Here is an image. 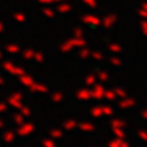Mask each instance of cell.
<instances>
[{
    "mask_svg": "<svg viewBox=\"0 0 147 147\" xmlns=\"http://www.w3.org/2000/svg\"><path fill=\"white\" fill-rule=\"evenodd\" d=\"M85 45H86V42L83 40L82 38H74V39L68 40L67 43L61 47V50L63 51H69V50H72L73 47H76V46H85Z\"/></svg>",
    "mask_w": 147,
    "mask_h": 147,
    "instance_id": "cell-1",
    "label": "cell"
},
{
    "mask_svg": "<svg viewBox=\"0 0 147 147\" xmlns=\"http://www.w3.org/2000/svg\"><path fill=\"white\" fill-rule=\"evenodd\" d=\"M91 96L96 98V99H102V98L104 96V89H103V86H100V85L95 86L94 91L91 92Z\"/></svg>",
    "mask_w": 147,
    "mask_h": 147,
    "instance_id": "cell-2",
    "label": "cell"
},
{
    "mask_svg": "<svg viewBox=\"0 0 147 147\" xmlns=\"http://www.w3.org/2000/svg\"><path fill=\"white\" fill-rule=\"evenodd\" d=\"M82 21L86 24H92V25H100V20L95 16H85Z\"/></svg>",
    "mask_w": 147,
    "mask_h": 147,
    "instance_id": "cell-3",
    "label": "cell"
},
{
    "mask_svg": "<svg viewBox=\"0 0 147 147\" xmlns=\"http://www.w3.org/2000/svg\"><path fill=\"white\" fill-rule=\"evenodd\" d=\"M115 21H116V16H115V14H111V16H107L106 18H104L103 25L106 26V28H111V26L115 24Z\"/></svg>",
    "mask_w": 147,
    "mask_h": 147,
    "instance_id": "cell-4",
    "label": "cell"
},
{
    "mask_svg": "<svg viewBox=\"0 0 147 147\" xmlns=\"http://www.w3.org/2000/svg\"><path fill=\"white\" fill-rule=\"evenodd\" d=\"M124 102H121L120 103V107L121 108H126V107H131V106H134V100L133 99H129V98H124Z\"/></svg>",
    "mask_w": 147,
    "mask_h": 147,
    "instance_id": "cell-5",
    "label": "cell"
},
{
    "mask_svg": "<svg viewBox=\"0 0 147 147\" xmlns=\"http://www.w3.org/2000/svg\"><path fill=\"white\" fill-rule=\"evenodd\" d=\"M77 96L80 98V99H90V96H91V92L87 91V90H82V91L78 92Z\"/></svg>",
    "mask_w": 147,
    "mask_h": 147,
    "instance_id": "cell-6",
    "label": "cell"
},
{
    "mask_svg": "<svg viewBox=\"0 0 147 147\" xmlns=\"http://www.w3.org/2000/svg\"><path fill=\"white\" fill-rule=\"evenodd\" d=\"M57 11L60 12V13H65V12H69L70 11V5L69 4H60L57 8Z\"/></svg>",
    "mask_w": 147,
    "mask_h": 147,
    "instance_id": "cell-7",
    "label": "cell"
},
{
    "mask_svg": "<svg viewBox=\"0 0 147 147\" xmlns=\"http://www.w3.org/2000/svg\"><path fill=\"white\" fill-rule=\"evenodd\" d=\"M65 129H68V130H70V129H74L76 126H77V122L76 121H68V122H65Z\"/></svg>",
    "mask_w": 147,
    "mask_h": 147,
    "instance_id": "cell-8",
    "label": "cell"
},
{
    "mask_svg": "<svg viewBox=\"0 0 147 147\" xmlns=\"http://www.w3.org/2000/svg\"><path fill=\"white\" fill-rule=\"evenodd\" d=\"M104 96L109 100H113L116 98V94H115V91H104Z\"/></svg>",
    "mask_w": 147,
    "mask_h": 147,
    "instance_id": "cell-9",
    "label": "cell"
},
{
    "mask_svg": "<svg viewBox=\"0 0 147 147\" xmlns=\"http://www.w3.org/2000/svg\"><path fill=\"white\" fill-rule=\"evenodd\" d=\"M81 129L85 131H91L92 129H94V126H92L91 124H82L81 125Z\"/></svg>",
    "mask_w": 147,
    "mask_h": 147,
    "instance_id": "cell-10",
    "label": "cell"
},
{
    "mask_svg": "<svg viewBox=\"0 0 147 147\" xmlns=\"http://www.w3.org/2000/svg\"><path fill=\"white\" fill-rule=\"evenodd\" d=\"M124 126V122L120 121V120H115L112 121V128H122Z\"/></svg>",
    "mask_w": 147,
    "mask_h": 147,
    "instance_id": "cell-11",
    "label": "cell"
},
{
    "mask_svg": "<svg viewBox=\"0 0 147 147\" xmlns=\"http://www.w3.org/2000/svg\"><path fill=\"white\" fill-rule=\"evenodd\" d=\"M115 94L119 95L120 98H126V94H125V91H124V90H121V89H116V90H115Z\"/></svg>",
    "mask_w": 147,
    "mask_h": 147,
    "instance_id": "cell-12",
    "label": "cell"
},
{
    "mask_svg": "<svg viewBox=\"0 0 147 147\" xmlns=\"http://www.w3.org/2000/svg\"><path fill=\"white\" fill-rule=\"evenodd\" d=\"M121 138L120 139H115L113 142H111V143H109V147H120V144H121Z\"/></svg>",
    "mask_w": 147,
    "mask_h": 147,
    "instance_id": "cell-13",
    "label": "cell"
},
{
    "mask_svg": "<svg viewBox=\"0 0 147 147\" xmlns=\"http://www.w3.org/2000/svg\"><path fill=\"white\" fill-rule=\"evenodd\" d=\"M109 50L113 51V52H120V51H121V47H120L119 45H111L109 46Z\"/></svg>",
    "mask_w": 147,
    "mask_h": 147,
    "instance_id": "cell-14",
    "label": "cell"
},
{
    "mask_svg": "<svg viewBox=\"0 0 147 147\" xmlns=\"http://www.w3.org/2000/svg\"><path fill=\"white\" fill-rule=\"evenodd\" d=\"M92 115H94L95 117H99V116H102V115H103L102 108H94V109H92Z\"/></svg>",
    "mask_w": 147,
    "mask_h": 147,
    "instance_id": "cell-15",
    "label": "cell"
},
{
    "mask_svg": "<svg viewBox=\"0 0 147 147\" xmlns=\"http://www.w3.org/2000/svg\"><path fill=\"white\" fill-rule=\"evenodd\" d=\"M83 1L86 4H89L91 8H95V7H96V0H83Z\"/></svg>",
    "mask_w": 147,
    "mask_h": 147,
    "instance_id": "cell-16",
    "label": "cell"
},
{
    "mask_svg": "<svg viewBox=\"0 0 147 147\" xmlns=\"http://www.w3.org/2000/svg\"><path fill=\"white\" fill-rule=\"evenodd\" d=\"M113 131L120 137V138H124V133H122L121 128H113Z\"/></svg>",
    "mask_w": 147,
    "mask_h": 147,
    "instance_id": "cell-17",
    "label": "cell"
},
{
    "mask_svg": "<svg viewBox=\"0 0 147 147\" xmlns=\"http://www.w3.org/2000/svg\"><path fill=\"white\" fill-rule=\"evenodd\" d=\"M94 82H95V77H94V76H90V77L86 78V83H87V85H92Z\"/></svg>",
    "mask_w": 147,
    "mask_h": 147,
    "instance_id": "cell-18",
    "label": "cell"
},
{
    "mask_svg": "<svg viewBox=\"0 0 147 147\" xmlns=\"http://www.w3.org/2000/svg\"><path fill=\"white\" fill-rule=\"evenodd\" d=\"M99 78L102 81H107V80H108V74H107V73H104V72H102V73H99Z\"/></svg>",
    "mask_w": 147,
    "mask_h": 147,
    "instance_id": "cell-19",
    "label": "cell"
},
{
    "mask_svg": "<svg viewBox=\"0 0 147 147\" xmlns=\"http://www.w3.org/2000/svg\"><path fill=\"white\" fill-rule=\"evenodd\" d=\"M102 112H103V113H106V115H111L112 113V109L109 108V107H103Z\"/></svg>",
    "mask_w": 147,
    "mask_h": 147,
    "instance_id": "cell-20",
    "label": "cell"
},
{
    "mask_svg": "<svg viewBox=\"0 0 147 147\" xmlns=\"http://www.w3.org/2000/svg\"><path fill=\"white\" fill-rule=\"evenodd\" d=\"M89 55H90V52H89V50H83V51H81V57H89Z\"/></svg>",
    "mask_w": 147,
    "mask_h": 147,
    "instance_id": "cell-21",
    "label": "cell"
},
{
    "mask_svg": "<svg viewBox=\"0 0 147 147\" xmlns=\"http://www.w3.org/2000/svg\"><path fill=\"white\" fill-rule=\"evenodd\" d=\"M52 136L56 137V138H60V137L63 136V133H61L60 130H53V131H52Z\"/></svg>",
    "mask_w": 147,
    "mask_h": 147,
    "instance_id": "cell-22",
    "label": "cell"
},
{
    "mask_svg": "<svg viewBox=\"0 0 147 147\" xmlns=\"http://www.w3.org/2000/svg\"><path fill=\"white\" fill-rule=\"evenodd\" d=\"M74 34H76V38H82V30L81 29H77L74 31Z\"/></svg>",
    "mask_w": 147,
    "mask_h": 147,
    "instance_id": "cell-23",
    "label": "cell"
},
{
    "mask_svg": "<svg viewBox=\"0 0 147 147\" xmlns=\"http://www.w3.org/2000/svg\"><path fill=\"white\" fill-rule=\"evenodd\" d=\"M61 98H63V95L61 94H55L53 95V100H56V102H60Z\"/></svg>",
    "mask_w": 147,
    "mask_h": 147,
    "instance_id": "cell-24",
    "label": "cell"
},
{
    "mask_svg": "<svg viewBox=\"0 0 147 147\" xmlns=\"http://www.w3.org/2000/svg\"><path fill=\"white\" fill-rule=\"evenodd\" d=\"M142 29H143V33L147 35V22H142Z\"/></svg>",
    "mask_w": 147,
    "mask_h": 147,
    "instance_id": "cell-25",
    "label": "cell"
},
{
    "mask_svg": "<svg viewBox=\"0 0 147 147\" xmlns=\"http://www.w3.org/2000/svg\"><path fill=\"white\" fill-rule=\"evenodd\" d=\"M139 14H141L142 17H144V18H147V11H143V9H141V11H139Z\"/></svg>",
    "mask_w": 147,
    "mask_h": 147,
    "instance_id": "cell-26",
    "label": "cell"
},
{
    "mask_svg": "<svg viewBox=\"0 0 147 147\" xmlns=\"http://www.w3.org/2000/svg\"><path fill=\"white\" fill-rule=\"evenodd\" d=\"M139 136H141L144 141H147V133H144V131H139Z\"/></svg>",
    "mask_w": 147,
    "mask_h": 147,
    "instance_id": "cell-27",
    "label": "cell"
},
{
    "mask_svg": "<svg viewBox=\"0 0 147 147\" xmlns=\"http://www.w3.org/2000/svg\"><path fill=\"white\" fill-rule=\"evenodd\" d=\"M45 13H47V16H50V17H53V12H52V11H50V9L45 11Z\"/></svg>",
    "mask_w": 147,
    "mask_h": 147,
    "instance_id": "cell-28",
    "label": "cell"
},
{
    "mask_svg": "<svg viewBox=\"0 0 147 147\" xmlns=\"http://www.w3.org/2000/svg\"><path fill=\"white\" fill-rule=\"evenodd\" d=\"M92 56H94L95 59H99V60H102V55H100V53H92Z\"/></svg>",
    "mask_w": 147,
    "mask_h": 147,
    "instance_id": "cell-29",
    "label": "cell"
},
{
    "mask_svg": "<svg viewBox=\"0 0 147 147\" xmlns=\"http://www.w3.org/2000/svg\"><path fill=\"white\" fill-rule=\"evenodd\" d=\"M112 63H113V64H116V65L121 64V63H120V60H117V59H112Z\"/></svg>",
    "mask_w": 147,
    "mask_h": 147,
    "instance_id": "cell-30",
    "label": "cell"
},
{
    "mask_svg": "<svg viewBox=\"0 0 147 147\" xmlns=\"http://www.w3.org/2000/svg\"><path fill=\"white\" fill-rule=\"evenodd\" d=\"M120 147H129V144H128V143H125V142H121Z\"/></svg>",
    "mask_w": 147,
    "mask_h": 147,
    "instance_id": "cell-31",
    "label": "cell"
},
{
    "mask_svg": "<svg viewBox=\"0 0 147 147\" xmlns=\"http://www.w3.org/2000/svg\"><path fill=\"white\" fill-rule=\"evenodd\" d=\"M47 146L48 147H55V144H53L52 142H47Z\"/></svg>",
    "mask_w": 147,
    "mask_h": 147,
    "instance_id": "cell-32",
    "label": "cell"
},
{
    "mask_svg": "<svg viewBox=\"0 0 147 147\" xmlns=\"http://www.w3.org/2000/svg\"><path fill=\"white\" fill-rule=\"evenodd\" d=\"M143 9H144V11H147V3L143 4Z\"/></svg>",
    "mask_w": 147,
    "mask_h": 147,
    "instance_id": "cell-33",
    "label": "cell"
},
{
    "mask_svg": "<svg viewBox=\"0 0 147 147\" xmlns=\"http://www.w3.org/2000/svg\"><path fill=\"white\" fill-rule=\"evenodd\" d=\"M143 117H144V119H147V111L143 113Z\"/></svg>",
    "mask_w": 147,
    "mask_h": 147,
    "instance_id": "cell-34",
    "label": "cell"
},
{
    "mask_svg": "<svg viewBox=\"0 0 147 147\" xmlns=\"http://www.w3.org/2000/svg\"><path fill=\"white\" fill-rule=\"evenodd\" d=\"M55 1H57V3H59V1H63V0H55Z\"/></svg>",
    "mask_w": 147,
    "mask_h": 147,
    "instance_id": "cell-35",
    "label": "cell"
}]
</instances>
